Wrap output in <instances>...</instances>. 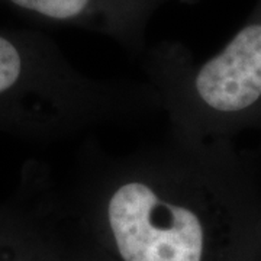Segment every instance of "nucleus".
<instances>
[{"label": "nucleus", "mask_w": 261, "mask_h": 261, "mask_svg": "<svg viewBox=\"0 0 261 261\" xmlns=\"http://www.w3.org/2000/svg\"><path fill=\"white\" fill-rule=\"evenodd\" d=\"M180 3H185V5H193L196 2H199V0H177Z\"/></svg>", "instance_id": "8"}, {"label": "nucleus", "mask_w": 261, "mask_h": 261, "mask_svg": "<svg viewBox=\"0 0 261 261\" xmlns=\"http://www.w3.org/2000/svg\"><path fill=\"white\" fill-rule=\"evenodd\" d=\"M144 70L171 132L200 141L261 132V0L228 44L203 63L183 44L164 41L145 51Z\"/></svg>", "instance_id": "3"}, {"label": "nucleus", "mask_w": 261, "mask_h": 261, "mask_svg": "<svg viewBox=\"0 0 261 261\" xmlns=\"http://www.w3.org/2000/svg\"><path fill=\"white\" fill-rule=\"evenodd\" d=\"M63 196L119 261H251L261 245V160L235 141L170 130L123 155H90Z\"/></svg>", "instance_id": "1"}, {"label": "nucleus", "mask_w": 261, "mask_h": 261, "mask_svg": "<svg viewBox=\"0 0 261 261\" xmlns=\"http://www.w3.org/2000/svg\"><path fill=\"white\" fill-rule=\"evenodd\" d=\"M251 261H261V245L260 248L257 250V252L254 254V257L251 258Z\"/></svg>", "instance_id": "7"}, {"label": "nucleus", "mask_w": 261, "mask_h": 261, "mask_svg": "<svg viewBox=\"0 0 261 261\" xmlns=\"http://www.w3.org/2000/svg\"><path fill=\"white\" fill-rule=\"evenodd\" d=\"M167 0H0L29 18L111 38L130 54H145L147 28Z\"/></svg>", "instance_id": "5"}, {"label": "nucleus", "mask_w": 261, "mask_h": 261, "mask_svg": "<svg viewBox=\"0 0 261 261\" xmlns=\"http://www.w3.org/2000/svg\"><path fill=\"white\" fill-rule=\"evenodd\" d=\"M157 111L148 82L92 77L45 34L0 28V134L57 142Z\"/></svg>", "instance_id": "2"}, {"label": "nucleus", "mask_w": 261, "mask_h": 261, "mask_svg": "<svg viewBox=\"0 0 261 261\" xmlns=\"http://www.w3.org/2000/svg\"><path fill=\"white\" fill-rule=\"evenodd\" d=\"M99 245V244H97ZM68 261H119L115 258L111 252H108L105 248L99 245V248L93 252H84L82 255H77V252L70 251V257Z\"/></svg>", "instance_id": "6"}, {"label": "nucleus", "mask_w": 261, "mask_h": 261, "mask_svg": "<svg viewBox=\"0 0 261 261\" xmlns=\"http://www.w3.org/2000/svg\"><path fill=\"white\" fill-rule=\"evenodd\" d=\"M63 190L49 170L28 161L16 187L0 200V261H68Z\"/></svg>", "instance_id": "4"}]
</instances>
